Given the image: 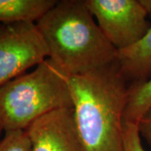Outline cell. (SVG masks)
I'll return each mask as SVG.
<instances>
[{
  "label": "cell",
  "instance_id": "5b68a950",
  "mask_svg": "<svg viewBox=\"0 0 151 151\" xmlns=\"http://www.w3.org/2000/svg\"><path fill=\"white\" fill-rule=\"evenodd\" d=\"M105 37L118 51L139 42L151 27L140 0H85Z\"/></svg>",
  "mask_w": 151,
  "mask_h": 151
},
{
  "label": "cell",
  "instance_id": "8fae6325",
  "mask_svg": "<svg viewBox=\"0 0 151 151\" xmlns=\"http://www.w3.org/2000/svg\"><path fill=\"white\" fill-rule=\"evenodd\" d=\"M124 151H145L142 145L138 124L124 123Z\"/></svg>",
  "mask_w": 151,
  "mask_h": 151
},
{
  "label": "cell",
  "instance_id": "5bb4252c",
  "mask_svg": "<svg viewBox=\"0 0 151 151\" xmlns=\"http://www.w3.org/2000/svg\"><path fill=\"white\" fill-rule=\"evenodd\" d=\"M2 132H3V131H2V130L0 129V135H1V134H2Z\"/></svg>",
  "mask_w": 151,
  "mask_h": 151
},
{
  "label": "cell",
  "instance_id": "ba28073f",
  "mask_svg": "<svg viewBox=\"0 0 151 151\" xmlns=\"http://www.w3.org/2000/svg\"><path fill=\"white\" fill-rule=\"evenodd\" d=\"M56 3V0H0V23H36Z\"/></svg>",
  "mask_w": 151,
  "mask_h": 151
},
{
  "label": "cell",
  "instance_id": "277c9868",
  "mask_svg": "<svg viewBox=\"0 0 151 151\" xmlns=\"http://www.w3.org/2000/svg\"><path fill=\"white\" fill-rule=\"evenodd\" d=\"M48 56L35 23H0V86L36 67Z\"/></svg>",
  "mask_w": 151,
  "mask_h": 151
},
{
  "label": "cell",
  "instance_id": "30bf717a",
  "mask_svg": "<svg viewBox=\"0 0 151 151\" xmlns=\"http://www.w3.org/2000/svg\"><path fill=\"white\" fill-rule=\"evenodd\" d=\"M0 151H32L26 130L5 132L4 137L0 141Z\"/></svg>",
  "mask_w": 151,
  "mask_h": 151
},
{
  "label": "cell",
  "instance_id": "7a4b0ae2",
  "mask_svg": "<svg viewBox=\"0 0 151 151\" xmlns=\"http://www.w3.org/2000/svg\"><path fill=\"white\" fill-rule=\"evenodd\" d=\"M48 58L67 75L83 74L117 60L118 50L107 40L85 0H61L36 23Z\"/></svg>",
  "mask_w": 151,
  "mask_h": 151
},
{
  "label": "cell",
  "instance_id": "9c48e42d",
  "mask_svg": "<svg viewBox=\"0 0 151 151\" xmlns=\"http://www.w3.org/2000/svg\"><path fill=\"white\" fill-rule=\"evenodd\" d=\"M151 108V79L129 86V97L124 113V123L136 124Z\"/></svg>",
  "mask_w": 151,
  "mask_h": 151
},
{
  "label": "cell",
  "instance_id": "7c38bea8",
  "mask_svg": "<svg viewBox=\"0 0 151 151\" xmlns=\"http://www.w3.org/2000/svg\"><path fill=\"white\" fill-rule=\"evenodd\" d=\"M138 128L141 137L151 146V108L138 123Z\"/></svg>",
  "mask_w": 151,
  "mask_h": 151
},
{
  "label": "cell",
  "instance_id": "3957f363",
  "mask_svg": "<svg viewBox=\"0 0 151 151\" xmlns=\"http://www.w3.org/2000/svg\"><path fill=\"white\" fill-rule=\"evenodd\" d=\"M73 108L69 75L50 58L0 86V129L26 130L42 116Z\"/></svg>",
  "mask_w": 151,
  "mask_h": 151
},
{
  "label": "cell",
  "instance_id": "4fadbf2b",
  "mask_svg": "<svg viewBox=\"0 0 151 151\" xmlns=\"http://www.w3.org/2000/svg\"><path fill=\"white\" fill-rule=\"evenodd\" d=\"M141 4L148 13V16L151 17V0H140Z\"/></svg>",
  "mask_w": 151,
  "mask_h": 151
},
{
  "label": "cell",
  "instance_id": "6da1fadb",
  "mask_svg": "<svg viewBox=\"0 0 151 151\" xmlns=\"http://www.w3.org/2000/svg\"><path fill=\"white\" fill-rule=\"evenodd\" d=\"M129 86L117 60L69 76L76 124L84 151H124Z\"/></svg>",
  "mask_w": 151,
  "mask_h": 151
},
{
  "label": "cell",
  "instance_id": "52a82bcc",
  "mask_svg": "<svg viewBox=\"0 0 151 151\" xmlns=\"http://www.w3.org/2000/svg\"><path fill=\"white\" fill-rule=\"evenodd\" d=\"M117 61L129 86L151 79V27L139 42L119 50Z\"/></svg>",
  "mask_w": 151,
  "mask_h": 151
},
{
  "label": "cell",
  "instance_id": "8992f818",
  "mask_svg": "<svg viewBox=\"0 0 151 151\" xmlns=\"http://www.w3.org/2000/svg\"><path fill=\"white\" fill-rule=\"evenodd\" d=\"M26 132L32 151H84L73 108H60L44 115Z\"/></svg>",
  "mask_w": 151,
  "mask_h": 151
}]
</instances>
